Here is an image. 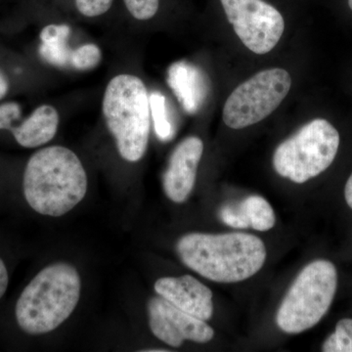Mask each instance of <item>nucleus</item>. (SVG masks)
Instances as JSON below:
<instances>
[{"label":"nucleus","mask_w":352,"mask_h":352,"mask_svg":"<svg viewBox=\"0 0 352 352\" xmlns=\"http://www.w3.org/2000/svg\"><path fill=\"white\" fill-rule=\"evenodd\" d=\"M187 267L217 283H238L256 275L266 259L265 245L247 233H189L176 244Z\"/></svg>","instance_id":"1"},{"label":"nucleus","mask_w":352,"mask_h":352,"mask_svg":"<svg viewBox=\"0 0 352 352\" xmlns=\"http://www.w3.org/2000/svg\"><path fill=\"white\" fill-rule=\"evenodd\" d=\"M23 189L32 210L48 217H61L87 195V173L72 150L50 146L34 153L28 162Z\"/></svg>","instance_id":"2"},{"label":"nucleus","mask_w":352,"mask_h":352,"mask_svg":"<svg viewBox=\"0 0 352 352\" xmlns=\"http://www.w3.org/2000/svg\"><path fill=\"white\" fill-rule=\"evenodd\" d=\"M80 289V274L73 265L50 264L21 294L15 308L18 325L30 335L52 332L73 314Z\"/></svg>","instance_id":"3"},{"label":"nucleus","mask_w":352,"mask_h":352,"mask_svg":"<svg viewBox=\"0 0 352 352\" xmlns=\"http://www.w3.org/2000/svg\"><path fill=\"white\" fill-rule=\"evenodd\" d=\"M102 110L122 159L129 163L140 161L148 147L151 113L142 80L129 74L113 78L106 88Z\"/></svg>","instance_id":"4"},{"label":"nucleus","mask_w":352,"mask_h":352,"mask_svg":"<svg viewBox=\"0 0 352 352\" xmlns=\"http://www.w3.org/2000/svg\"><path fill=\"white\" fill-rule=\"evenodd\" d=\"M337 287V268L331 261L317 259L308 263L280 305L278 327L287 333H300L314 327L330 309Z\"/></svg>","instance_id":"5"},{"label":"nucleus","mask_w":352,"mask_h":352,"mask_svg":"<svg viewBox=\"0 0 352 352\" xmlns=\"http://www.w3.org/2000/svg\"><path fill=\"white\" fill-rule=\"evenodd\" d=\"M340 146V134L328 120L315 119L278 146L273 166L278 175L302 184L332 164Z\"/></svg>","instance_id":"6"},{"label":"nucleus","mask_w":352,"mask_h":352,"mask_svg":"<svg viewBox=\"0 0 352 352\" xmlns=\"http://www.w3.org/2000/svg\"><path fill=\"white\" fill-rule=\"evenodd\" d=\"M291 87L292 78L286 69L259 72L241 83L227 98L222 113L224 124L232 129L258 124L281 105Z\"/></svg>","instance_id":"7"},{"label":"nucleus","mask_w":352,"mask_h":352,"mask_svg":"<svg viewBox=\"0 0 352 352\" xmlns=\"http://www.w3.org/2000/svg\"><path fill=\"white\" fill-rule=\"evenodd\" d=\"M227 20L243 44L258 55L270 53L283 36L285 20L265 0H220Z\"/></svg>","instance_id":"8"},{"label":"nucleus","mask_w":352,"mask_h":352,"mask_svg":"<svg viewBox=\"0 0 352 352\" xmlns=\"http://www.w3.org/2000/svg\"><path fill=\"white\" fill-rule=\"evenodd\" d=\"M148 315L152 333L168 346L179 347L185 340L205 344L214 339V329L206 321L186 314L162 296L148 302Z\"/></svg>","instance_id":"9"},{"label":"nucleus","mask_w":352,"mask_h":352,"mask_svg":"<svg viewBox=\"0 0 352 352\" xmlns=\"http://www.w3.org/2000/svg\"><path fill=\"white\" fill-rule=\"evenodd\" d=\"M204 143L196 136L185 138L173 150L163 177L164 193L176 204L184 203L195 185Z\"/></svg>","instance_id":"10"},{"label":"nucleus","mask_w":352,"mask_h":352,"mask_svg":"<svg viewBox=\"0 0 352 352\" xmlns=\"http://www.w3.org/2000/svg\"><path fill=\"white\" fill-rule=\"evenodd\" d=\"M154 289L171 305L201 320H210L214 314L212 291L191 275L160 278Z\"/></svg>","instance_id":"11"},{"label":"nucleus","mask_w":352,"mask_h":352,"mask_svg":"<svg viewBox=\"0 0 352 352\" xmlns=\"http://www.w3.org/2000/svg\"><path fill=\"white\" fill-rule=\"evenodd\" d=\"M168 83L187 113L198 112L207 98L208 85L205 74L198 67L187 62L171 65Z\"/></svg>","instance_id":"12"},{"label":"nucleus","mask_w":352,"mask_h":352,"mask_svg":"<svg viewBox=\"0 0 352 352\" xmlns=\"http://www.w3.org/2000/svg\"><path fill=\"white\" fill-rule=\"evenodd\" d=\"M59 113L51 105H41L29 118L11 127L16 141L25 148H36L46 144L56 135Z\"/></svg>","instance_id":"13"},{"label":"nucleus","mask_w":352,"mask_h":352,"mask_svg":"<svg viewBox=\"0 0 352 352\" xmlns=\"http://www.w3.org/2000/svg\"><path fill=\"white\" fill-rule=\"evenodd\" d=\"M69 29L67 25H48L41 31V39L43 41L39 53L48 63L64 66L69 63L71 54L66 47L67 38Z\"/></svg>","instance_id":"14"},{"label":"nucleus","mask_w":352,"mask_h":352,"mask_svg":"<svg viewBox=\"0 0 352 352\" xmlns=\"http://www.w3.org/2000/svg\"><path fill=\"white\" fill-rule=\"evenodd\" d=\"M250 227L256 231H268L276 222L275 212L267 200L261 196H250L241 201Z\"/></svg>","instance_id":"15"},{"label":"nucleus","mask_w":352,"mask_h":352,"mask_svg":"<svg viewBox=\"0 0 352 352\" xmlns=\"http://www.w3.org/2000/svg\"><path fill=\"white\" fill-rule=\"evenodd\" d=\"M149 102L157 138L164 142L171 140L175 136V129L168 119L166 97L161 92L154 91L149 95Z\"/></svg>","instance_id":"16"},{"label":"nucleus","mask_w":352,"mask_h":352,"mask_svg":"<svg viewBox=\"0 0 352 352\" xmlns=\"http://www.w3.org/2000/svg\"><path fill=\"white\" fill-rule=\"evenodd\" d=\"M324 352H352V319L338 322L335 332L329 336L322 346Z\"/></svg>","instance_id":"17"},{"label":"nucleus","mask_w":352,"mask_h":352,"mask_svg":"<svg viewBox=\"0 0 352 352\" xmlns=\"http://www.w3.org/2000/svg\"><path fill=\"white\" fill-rule=\"evenodd\" d=\"M102 60L100 48L94 43L85 44L71 53L69 63L74 68L88 71L98 66Z\"/></svg>","instance_id":"18"},{"label":"nucleus","mask_w":352,"mask_h":352,"mask_svg":"<svg viewBox=\"0 0 352 352\" xmlns=\"http://www.w3.org/2000/svg\"><path fill=\"white\" fill-rule=\"evenodd\" d=\"M127 12L138 21L151 20L159 12L161 0H122Z\"/></svg>","instance_id":"19"},{"label":"nucleus","mask_w":352,"mask_h":352,"mask_svg":"<svg viewBox=\"0 0 352 352\" xmlns=\"http://www.w3.org/2000/svg\"><path fill=\"white\" fill-rule=\"evenodd\" d=\"M115 0H73L76 10L87 18L100 17L111 10Z\"/></svg>","instance_id":"20"},{"label":"nucleus","mask_w":352,"mask_h":352,"mask_svg":"<svg viewBox=\"0 0 352 352\" xmlns=\"http://www.w3.org/2000/svg\"><path fill=\"white\" fill-rule=\"evenodd\" d=\"M219 217L223 223L233 228L245 229L250 227L249 220L245 217L241 203L227 205L222 208L219 212Z\"/></svg>","instance_id":"21"},{"label":"nucleus","mask_w":352,"mask_h":352,"mask_svg":"<svg viewBox=\"0 0 352 352\" xmlns=\"http://www.w3.org/2000/svg\"><path fill=\"white\" fill-rule=\"evenodd\" d=\"M21 118V107L15 102L0 105V129H10L15 122Z\"/></svg>","instance_id":"22"},{"label":"nucleus","mask_w":352,"mask_h":352,"mask_svg":"<svg viewBox=\"0 0 352 352\" xmlns=\"http://www.w3.org/2000/svg\"><path fill=\"white\" fill-rule=\"evenodd\" d=\"M8 272L3 261L0 258V298L6 294L7 287H8Z\"/></svg>","instance_id":"23"},{"label":"nucleus","mask_w":352,"mask_h":352,"mask_svg":"<svg viewBox=\"0 0 352 352\" xmlns=\"http://www.w3.org/2000/svg\"><path fill=\"white\" fill-rule=\"evenodd\" d=\"M344 198H346L347 205L352 210V173L347 179L346 187H344Z\"/></svg>","instance_id":"24"},{"label":"nucleus","mask_w":352,"mask_h":352,"mask_svg":"<svg viewBox=\"0 0 352 352\" xmlns=\"http://www.w3.org/2000/svg\"><path fill=\"white\" fill-rule=\"evenodd\" d=\"M9 89L8 80L3 74L0 72V100L7 94Z\"/></svg>","instance_id":"25"},{"label":"nucleus","mask_w":352,"mask_h":352,"mask_svg":"<svg viewBox=\"0 0 352 352\" xmlns=\"http://www.w3.org/2000/svg\"><path fill=\"white\" fill-rule=\"evenodd\" d=\"M349 8H351V11H352V0H349Z\"/></svg>","instance_id":"26"}]
</instances>
